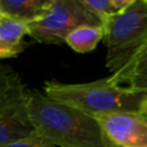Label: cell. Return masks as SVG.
<instances>
[{"label":"cell","instance_id":"9","mask_svg":"<svg viewBox=\"0 0 147 147\" xmlns=\"http://www.w3.org/2000/svg\"><path fill=\"white\" fill-rule=\"evenodd\" d=\"M103 37L105 30L102 25H84L69 33L65 38V44L77 53H88L96 47Z\"/></svg>","mask_w":147,"mask_h":147},{"label":"cell","instance_id":"8","mask_svg":"<svg viewBox=\"0 0 147 147\" xmlns=\"http://www.w3.org/2000/svg\"><path fill=\"white\" fill-rule=\"evenodd\" d=\"M52 0H0V7L5 16L25 24L40 20Z\"/></svg>","mask_w":147,"mask_h":147},{"label":"cell","instance_id":"4","mask_svg":"<svg viewBox=\"0 0 147 147\" xmlns=\"http://www.w3.org/2000/svg\"><path fill=\"white\" fill-rule=\"evenodd\" d=\"M84 25H102L83 0H52L45 15L29 24L30 37L40 44L57 45Z\"/></svg>","mask_w":147,"mask_h":147},{"label":"cell","instance_id":"13","mask_svg":"<svg viewBox=\"0 0 147 147\" xmlns=\"http://www.w3.org/2000/svg\"><path fill=\"white\" fill-rule=\"evenodd\" d=\"M21 77L10 68L0 64V96L3 95Z\"/></svg>","mask_w":147,"mask_h":147},{"label":"cell","instance_id":"1","mask_svg":"<svg viewBox=\"0 0 147 147\" xmlns=\"http://www.w3.org/2000/svg\"><path fill=\"white\" fill-rule=\"evenodd\" d=\"M28 110L34 132L60 147H117L92 116L31 91Z\"/></svg>","mask_w":147,"mask_h":147},{"label":"cell","instance_id":"5","mask_svg":"<svg viewBox=\"0 0 147 147\" xmlns=\"http://www.w3.org/2000/svg\"><path fill=\"white\" fill-rule=\"evenodd\" d=\"M30 92L20 78L0 96V146L28 138L34 133L28 110Z\"/></svg>","mask_w":147,"mask_h":147},{"label":"cell","instance_id":"6","mask_svg":"<svg viewBox=\"0 0 147 147\" xmlns=\"http://www.w3.org/2000/svg\"><path fill=\"white\" fill-rule=\"evenodd\" d=\"M117 147H147V116L140 113H109L93 116Z\"/></svg>","mask_w":147,"mask_h":147},{"label":"cell","instance_id":"14","mask_svg":"<svg viewBox=\"0 0 147 147\" xmlns=\"http://www.w3.org/2000/svg\"><path fill=\"white\" fill-rule=\"evenodd\" d=\"M133 2H134V0H113V3L115 6V9H116L117 13H121V11L125 10Z\"/></svg>","mask_w":147,"mask_h":147},{"label":"cell","instance_id":"11","mask_svg":"<svg viewBox=\"0 0 147 147\" xmlns=\"http://www.w3.org/2000/svg\"><path fill=\"white\" fill-rule=\"evenodd\" d=\"M85 6L100 20L103 25L108 18L118 14L115 9L113 0H83Z\"/></svg>","mask_w":147,"mask_h":147},{"label":"cell","instance_id":"3","mask_svg":"<svg viewBox=\"0 0 147 147\" xmlns=\"http://www.w3.org/2000/svg\"><path fill=\"white\" fill-rule=\"evenodd\" d=\"M106 67L115 77L123 74L147 48V0H134L102 25Z\"/></svg>","mask_w":147,"mask_h":147},{"label":"cell","instance_id":"12","mask_svg":"<svg viewBox=\"0 0 147 147\" xmlns=\"http://www.w3.org/2000/svg\"><path fill=\"white\" fill-rule=\"evenodd\" d=\"M0 147H60V146L46 140L45 138L38 136L34 132L28 138H24V139H21V140H17V141H14V142L0 146Z\"/></svg>","mask_w":147,"mask_h":147},{"label":"cell","instance_id":"16","mask_svg":"<svg viewBox=\"0 0 147 147\" xmlns=\"http://www.w3.org/2000/svg\"><path fill=\"white\" fill-rule=\"evenodd\" d=\"M3 17H5V15H3V13H2V10H1V7H0V22L3 20Z\"/></svg>","mask_w":147,"mask_h":147},{"label":"cell","instance_id":"15","mask_svg":"<svg viewBox=\"0 0 147 147\" xmlns=\"http://www.w3.org/2000/svg\"><path fill=\"white\" fill-rule=\"evenodd\" d=\"M140 114H142V115L147 116V98L145 99V101H144V102H142V105H141V108H140Z\"/></svg>","mask_w":147,"mask_h":147},{"label":"cell","instance_id":"7","mask_svg":"<svg viewBox=\"0 0 147 147\" xmlns=\"http://www.w3.org/2000/svg\"><path fill=\"white\" fill-rule=\"evenodd\" d=\"M29 25L7 16L0 22V60L18 56L28 46L24 36H29Z\"/></svg>","mask_w":147,"mask_h":147},{"label":"cell","instance_id":"2","mask_svg":"<svg viewBox=\"0 0 147 147\" xmlns=\"http://www.w3.org/2000/svg\"><path fill=\"white\" fill-rule=\"evenodd\" d=\"M44 94L90 116L109 113H140L147 92L122 87L110 77L88 83L67 84L47 80Z\"/></svg>","mask_w":147,"mask_h":147},{"label":"cell","instance_id":"10","mask_svg":"<svg viewBox=\"0 0 147 147\" xmlns=\"http://www.w3.org/2000/svg\"><path fill=\"white\" fill-rule=\"evenodd\" d=\"M116 84L126 83L129 88L147 92V48L136 59V61L118 76H109Z\"/></svg>","mask_w":147,"mask_h":147}]
</instances>
